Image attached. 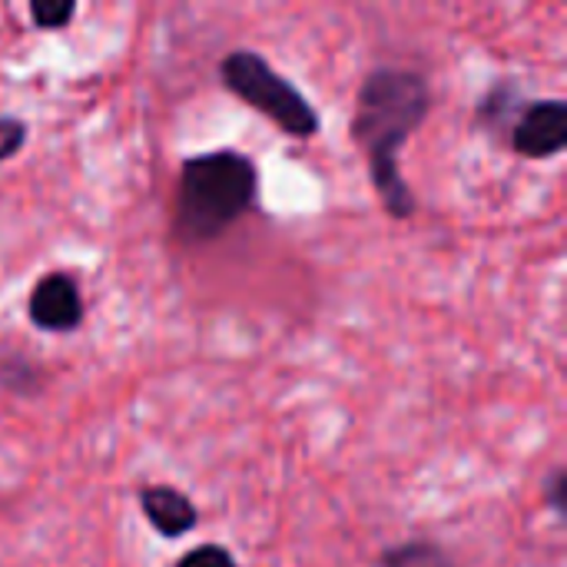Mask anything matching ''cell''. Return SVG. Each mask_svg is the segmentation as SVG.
I'll return each mask as SVG.
<instances>
[{
    "label": "cell",
    "mask_w": 567,
    "mask_h": 567,
    "mask_svg": "<svg viewBox=\"0 0 567 567\" xmlns=\"http://www.w3.org/2000/svg\"><path fill=\"white\" fill-rule=\"evenodd\" d=\"M432 113V86L422 73L402 66L372 70L359 90L352 140L369 159L372 186L395 219L415 216V196L399 169V150Z\"/></svg>",
    "instance_id": "obj_1"
},
{
    "label": "cell",
    "mask_w": 567,
    "mask_h": 567,
    "mask_svg": "<svg viewBox=\"0 0 567 567\" xmlns=\"http://www.w3.org/2000/svg\"><path fill=\"white\" fill-rule=\"evenodd\" d=\"M27 316L40 332H73L83 322V296L76 279L66 272H47L27 299Z\"/></svg>",
    "instance_id": "obj_5"
},
{
    "label": "cell",
    "mask_w": 567,
    "mask_h": 567,
    "mask_svg": "<svg viewBox=\"0 0 567 567\" xmlns=\"http://www.w3.org/2000/svg\"><path fill=\"white\" fill-rule=\"evenodd\" d=\"M565 492H567V475L558 468V472H555V478L548 482V505H551L558 515L565 512V505H567Z\"/></svg>",
    "instance_id": "obj_11"
},
{
    "label": "cell",
    "mask_w": 567,
    "mask_h": 567,
    "mask_svg": "<svg viewBox=\"0 0 567 567\" xmlns=\"http://www.w3.org/2000/svg\"><path fill=\"white\" fill-rule=\"evenodd\" d=\"M382 567H445V555H442V548H435L429 542H412V545L385 551Z\"/></svg>",
    "instance_id": "obj_7"
},
{
    "label": "cell",
    "mask_w": 567,
    "mask_h": 567,
    "mask_svg": "<svg viewBox=\"0 0 567 567\" xmlns=\"http://www.w3.org/2000/svg\"><path fill=\"white\" fill-rule=\"evenodd\" d=\"M508 133H512V150L528 159L558 156L567 146V103L565 100L525 103Z\"/></svg>",
    "instance_id": "obj_4"
},
{
    "label": "cell",
    "mask_w": 567,
    "mask_h": 567,
    "mask_svg": "<svg viewBox=\"0 0 567 567\" xmlns=\"http://www.w3.org/2000/svg\"><path fill=\"white\" fill-rule=\"evenodd\" d=\"M223 86L252 106L259 116L276 123L292 140H309L319 133V113L309 103V96L292 86L262 53L256 50H233L219 63Z\"/></svg>",
    "instance_id": "obj_3"
},
{
    "label": "cell",
    "mask_w": 567,
    "mask_h": 567,
    "mask_svg": "<svg viewBox=\"0 0 567 567\" xmlns=\"http://www.w3.org/2000/svg\"><path fill=\"white\" fill-rule=\"evenodd\" d=\"M27 143V126L17 116H0V163L17 156Z\"/></svg>",
    "instance_id": "obj_10"
},
{
    "label": "cell",
    "mask_w": 567,
    "mask_h": 567,
    "mask_svg": "<svg viewBox=\"0 0 567 567\" xmlns=\"http://www.w3.org/2000/svg\"><path fill=\"white\" fill-rule=\"evenodd\" d=\"M76 17V3L73 0H37L30 3V20L40 30H60Z\"/></svg>",
    "instance_id": "obj_8"
},
{
    "label": "cell",
    "mask_w": 567,
    "mask_h": 567,
    "mask_svg": "<svg viewBox=\"0 0 567 567\" xmlns=\"http://www.w3.org/2000/svg\"><path fill=\"white\" fill-rule=\"evenodd\" d=\"M140 508H143L146 522L163 538H183L199 522L196 505L173 485H143L140 488Z\"/></svg>",
    "instance_id": "obj_6"
},
{
    "label": "cell",
    "mask_w": 567,
    "mask_h": 567,
    "mask_svg": "<svg viewBox=\"0 0 567 567\" xmlns=\"http://www.w3.org/2000/svg\"><path fill=\"white\" fill-rule=\"evenodd\" d=\"M259 196V169L246 153L213 150L189 156L179 169L173 233L186 246L213 243L236 226Z\"/></svg>",
    "instance_id": "obj_2"
},
{
    "label": "cell",
    "mask_w": 567,
    "mask_h": 567,
    "mask_svg": "<svg viewBox=\"0 0 567 567\" xmlns=\"http://www.w3.org/2000/svg\"><path fill=\"white\" fill-rule=\"evenodd\" d=\"M176 567H239V565H236V558H233L223 545H199V548L186 551Z\"/></svg>",
    "instance_id": "obj_9"
}]
</instances>
